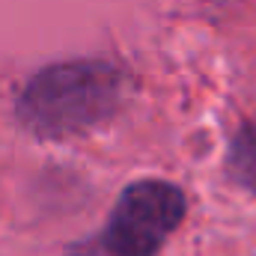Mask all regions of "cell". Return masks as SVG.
<instances>
[{
  "mask_svg": "<svg viewBox=\"0 0 256 256\" xmlns=\"http://www.w3.org/2000/svg\"><path fill=\"white\" fill-rule=\"evenodd\" d=\"M128 96V78L108 60H72L42 68L18 96V120L36 137L66 140L116 116Z\"/></svg>",
  "mask_w": 256,
  "mask_h": 256,
  "instance_id": "6da1fadb",
  "label": "cell"
},
{
  "mask_svg": "<svg viewBox=\"0 0 256 256\" xmlns=\"http://www.w3.org/2000/svg\"><path fill=\"white\" fill-rule=\"evenodd\" d=\"M188 200L179 185L140 179L120 194L98 236L74 244L66 256H158L185 220Z\"/></svg>",
  "mask_w": 256,
  "mask_h": 256,
  "instance_id": "7a4b0ae2",
  "label": "cell"
},
{
  "mask_svg": "<svg viewBox=\"0 0 256 256\" xmlns=\"http://www.w3.org/2000/svg\"><path fill=\"white\" fill-rule=\"evenodd\" d=\"M226 173L236 185L256 196V116L232 134L226 152Z\"/></svg>",
  "mask_w": 256,
  "mask_h": 256,
  "instance_id": "3957f363",
  "label": "cell"
}]
</instances>
